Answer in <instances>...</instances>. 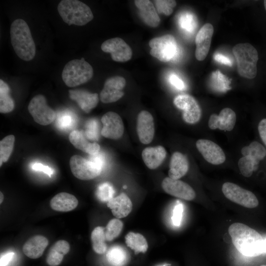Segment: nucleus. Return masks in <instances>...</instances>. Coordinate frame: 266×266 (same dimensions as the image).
Listing matches in <instances>:
<instances>
[{"label": "nucleus", "instance_id": "nucleus-1", "mask_svg": "<svg viewBox=\"0 0 266 266\" xmlns=\"http://www.w3.org/2000/svg\"><path fill=\"white\" fill-rule=\"evenodd\" d=\"M228 232L233 244L242 255L256 257L266 253V239L246 225L233 223L229 227Z\"/></svg>", "mask_w": 266, "mask_h": 266}, {"label": "nucleus", "instance_id": "nucleus-2", "mask_svg": "<svg viewBox=\"0 0 266 266\" xmlns=\"http://www.w3.org/2000/svg\"><path fill=\"white\" fill-rule=\"evenodd\" d=\"M11 43L16 55L25 61L33 59L36 48L29 27L22 19L11 24L10 30Z\"/></svg>", "mask_w": 266, "mask_h": 266}, {"label": "nucleus", "instance_id": "nucleus-3", "mask_svg": "<svg viewBox=\"0 0 266 266\" xmlns=\"http://www.w3.org/2000/svg\"><path fill=\"white\" fill-rule=\"evenodd\" d=\"M57 10L64 22L69 25L84 26L94 18L89 6L77 0H61Z\"/></svg>", "mask_w": 266, "mask_h": 266}, {"label": "nucleus", "instance_id": "nucleus-4", "mask_svg": "<svg viewBox=\"0 0 266 266\" xmlns=\"http://www.w3.org/2000/svg\"><path fill=\"white\" fill-rule=\"evenodd\" d=\"M239 74L248 79L256 76L259 59L256 48L249 43H239L233 48Z\"/></svg>", "mask_w": 266, "mask_h": 266}, {"label": "nucleus", "instance_id": "nucleus-5", "mask_svg": "<svg viewBox=\"0 0 266 266\" xmlns=\"http://www.w3.org/2000/svg\"><path fill=\"white\" fill-rule=\"evenodd\" d=\"M93 76L92 66L84 58L75 59L67 62L65 66L62 78L65 84L73 87L86 83Z\"/></svg>", "mask_w": 266, "mask_h": 266}, {"label": "nucleus", "instance_id": "nucleus-6", "mask_svg": "<svg viewBox=\"0 0 266 266\" xmlns=\"http://www.w3.org/2000/svg\"><path fill=\"white\" fill-rule=\"evenodd\" d=\"M151 56L163 62H173L180 55V49L175 37L166 34L154 37L149 42Z\"/></svg>", "mask_w": 266, "mask_h": 266}, {"label": "nucleus", "instance_id": "nucleus-7", "mask_svg": "<svg viewBox=\"0 0 266 266\" xmlns=\"http://www.w3.org/2000/svg\"><path fill=\"white\" fill-rule=\"evenodd\" d=\"M222 191L226 198L243 207L253 208L259 204L258 199L252 192L234 183L228 182L224 183Z\"/></svg>", "mask_w": 266, "mask_h": 266}, {"label": "nucleus", "instance_id": "nucleus-8", "mask_svg": "<svg viewBox=\"0 0 266 266\" xmlns=\"http://www.w3.org/2000/svg\"><path fill=\"white\" fill-rule=\"evenodd\" d=\"M28 109L34 121L41 125L50 124L56 117L55 112L48 105L46 98L42 95L33 97L30 101Z\"/></svg>", "mask_w": 266, "mask_h": 266}, {"label": "nucleus", "instance_id": "nucleus-9", "mask_svg": "<svg viewBox=\"0 0 266 266\" xmlns=\"http://www.w3.org/2000/svg\"><path fill=\"white\" fill-rule=\"evenodd\" d=\"M69 166L73 175L78 179L84 180L97 177L102 170V167L93 161L77 155L70 158Z\"/></svg>", "mask_w": 266, "mask_h": 266}, {"label": "nucleus", "instance_id": "nucleus-10", "mask_svg": "<svg viewBox=\"0 0 266 266\" xmlns=\"http://www.w3.org/2000/svg\"><path fill=\"white\" fill-rule=\"evenodd\" d=\"M173 103L178 108L183 110L182 118L185 122L193 124L200 121L201 109L193 97L188 94L178 95L174 99Z\"/></svg>", "mask_w": 266, "mask_h": 266}, {"label": "nucleus", "instance_id": "nucleus-11", "mask_svg": "<svg viewBox=\"0 0 266 266\" xmlns=\"http://www.w3.org/2000/svg\"><path fill=\"white\" fill-rule=\"evenodd\" d=\"M102 51L110 54L112 59L117 62L129 61L132 56L130 46L122 38L114 37L104 41L101 45Z\"/></svg>", "mask_w": 266, "mask_h": 266}, {"label": "nucleus", "instance_id": "nucleus-12", "mask_svg": "<svg viewBox=\"0 0 266 266\" xmlns=\"http://www.w3.org/2000/svg\"><path fill=\"white\" fill-rule=\"evenodd\" d=\"M125 85L126 80L122 76H116L107 79L100 93L101 101L108 103L120 99L124 95L123 89Z\"/></svg>", "mask_w": 266, "mask_h": 266}, {"label": "nucleus", "instance_id": "nucleus-13", "mask_svg": "<svg viewBox=\"0 0 266 266\" xmlns=\"http://www.w3.org/2000/svg\"><path fill=\"white\" fill-rule=\"evenodd\" d=\"M103 127L101 134L107 138L118 139L122 137L124 127L121 117L116 112L109 111L101 117Z\"/></svg>", "mask_w": 266, "mask_h": 266}, {"label": "nucleus", "instance_id": "nucleus-14", "mask_svg": "<svg viewBox=\"0 0 266 266\" xmlns=\"http://www.w3.org/2000/svg\"><path fill=\"white\" fill-rule=\"evenodd\" d=\"M196 147L203 158L212 165H220L226 160V156L222 149L211 140L200 139L196 142Z\"/></svg>", "mask_w": 266, "mask_h": 266}, {"label": "nucleus", "instance_id": "nucleus-15", "mask_svg": "<svg viewBox=\"0 0 266 266\" xmlns=\"http://www.w3.org/2000/svg\"><path fill=\"white\" fill-rule=\"evenodd\" d=\"M162 187L167 194L184 200H193L196 196L195 191L188 184L179 179L166 177L162 181Z\"/></svg>", "mask_w": 266, "mask_h": 266}, {"label": "nucleus", "instance_id": "nucleus-16", "mask_svg": "<svg viewBox=\"0 0 266 266\" xmlns=\"http://www.w3.org/2000/svg\"><path fill=\"white\" fill-rule=\"evenodd\" d=\"M213 31V26L210 23H206L198 32L195 39V56L198 61H203L207 56L210 47Z\"/></svg>", "mask_w": 266, "mask_h": 266}, {"label": "nucleus", "instance_id": "nucleus-17", "mask_svg": "<svg viewBox=\"0 0 266 266\" xmlns=\"http://www.w3.org/2000/svg\"><path fill=\"white\" fill-rule=\"evenodd\" d=\"M136 130L140 142L143 144L150 143L153 139L155 133L153 116L147 111L142 110L137 115Z\"/></svg>", "mask_w": 266, "mask_h": 266}, {"label": "nucleus", "instance_id": "nucleus-18", "mask_svg": "<svg viewBox=\"0 0 266 266\" xmlns=\"http://www.w3.org/2000/svg\"><path fill=\"white\" fill-rule=\"evenodd\" d=\"M236 114L230 108H223L219 115L212 114L208 120V127L211 130L218 129L222 131H231L236 122Z\"/></svg>", "mask_w": 266, "mask_h": 266}, {"label": "nucleus", "instance_id": "nucleus-19", "mask_svg": "<svg viewBox=\"0 0 266 266\" xmlns=\"http://www.w3.org/2000/svg\"><path fill=\"white\" fill-rule=\"evenodd\" d=\"M68 95L69 98L76 101L81 109L86 113L90 112L99 102L98 94L91 93L84 90H69Z\"/></svg>", "mask_w": 266, "mask_h": 266}, {"label": "nucleus", "instance_id": "nucleus-20", "mask_svg": "<svg viewBox=\"0 0 266 266\" xmlns=\"http://www.w3.org/2000/svg\"><path fill=\"white\" fill-rule=\"evenodd\" d=\"M134 3L139 10L141 18L147 26L156 28L160 23V18L152 2L148 0H135Z\"/></svg>", "mask_w": 266, "mask_h": 266}, {"label": "nucleus", "instance_id": "nucleus-21", "mask_svg": "<svg viewBox=\"0 0 266 266\" xmlns=\"http://www.w3.org/2000/svg\"><path fill=\"white\" fill-rule=\"evenodd\" d=\"M107 206L110 208L112 214L117 219L127 217L133 208L131 200L124 193L110 200L107 202Z\"/></svg>", "mask_w": 266, "mask_h": 266}, {"label": "nucleus", "instance_id": "nucleus-22", "mask_svg": "<svg viewBox=\"0 0 266 266\" xmlns=\"http://www.w3.org/2000/svg\"><path fill=\"white\" fill-rule=\"evenodd\" d=\"M48 245V240L45 237L36 235L32 237L25 242L22 250L28 257L35 259L42 255Z\"/></svg>", "mask_w": 266, "mask_h": 266}, {"label": "nucleus", "instance_id": "nucleus-23", "mask_svg": "<svg viewBox=\"0 0 266 266\" xmlns=\"http://www.w3.org/2000/svg\"><path fill=\"white\" fill-rule=\"evenodd\" d=\"M166 155L165 148L161 145L146 147L141 154L144 163L151 169L159 167L164 161Z\"/></svg>", "mask_w": 266, "mask_h": 266}, {"label": "nucleus", "instance_id": "nucleus-24", "mask_svg": "<svg viewBox=\"0 0 266 266\" xmlns=\"http://www.w3.org/2000/svg\"><path fill=\"white\" fill-rule=\"evenodd\" d=\"M189 170V163L182 153L175 152L172 155L168 170V177L178 180L184 176Z\"/></svg>", "mask_w": 266, "mask_h": 266}, {"label": "nucleus", "instance_id": "nucleus-25", "mask_svg": "<svg viewBox=\"0 0 266 266\" xmlns=\"http://www.w3.org/2000/svg\"><path fill=\"white\" fill-rule=\"evenodd\" d=\"M71 143L77 149L91 155L98 154L100 150V146L96 142H89L84 133L78 130L72 131L68 137Z\"/></svg>", "mask_w": 266, "mask_h": 266}, {"label": "nucleus", "instance_id": "nucleus-26", "mask_svg": "<svg viewBox=\"0 0 266 266\" xmlns=\"http://www.w3.org/2000/svg\"><path fill=\"white\" fill-rule=\"evenodd\" d=\"M78 201L76 198L69 193H60L52 198L50 202L51 207L54 210L67 212L74 209Z\"/></svg>", "mask_w": 266, "mask_h": 266}, {"label": "nucleus", "instance_id": "nucleus-27", "mask_svg": "<svg viewBox=\"0 0 266 266\" xmlns=\"http://www.w3.org/2000/svg\"><path fill=\"white\" fill-rule=\"evenodd\" d=\"M69 250L70 246L66 241H57L49 250L46 259L47 264L50 266L59 265L62 262L64 255L68 253Z\"/></svg>", "mask_w": 266, "mask_h": 266}, {"label": "nucleus", "instance_id": "nucleus-28", "mask_svg": "<svg viewBox=\"0 0 266 266\" xmlns=\"http://www.w3.org/2000/svg\"><path fill=\"white\" fill-rule=\"evenodd\" d=\"M127 246L133 250L135 254L145 253L148 248L147 241L144 236L139 233L130 232L125 236Z\"/></svg>", "mask_w": 266, "mask_h": 266}, {"label": "nucleus", "instance_id": "nucleus-29", "mask_svg": "<svg viewBox=\"0 0 266 266\" xmlns=\"http://www.w3.org/2000/svg\"><path fill=\"white\" fill-rule=\"evenodd\" d=\"M129 254L123 247L115 245L111 247L106 253V258L113 266H124L129 261Z\"/></svg>", "mask_w": 266, "mask_h": 266}, {"label": "nucleus", "instance_id": "nucleus-30", "mask_svg": "<svg viewBox=\"0 0 266 266\" xmlns=\"http://www.w3.org/2000/svg\"><path fill=\"white\" fill-rule=\"evenodd\" d=\"M10 88L7 83L0 79V112L6 113L12 111L14 108L13 100L10 95Z\"/></svg>", "mask_w": 266, "mask_h": 266}, {"label": "nucleus", "instance_id": "nucleus-31", "mask_svg": "<svg viewBox=\"0 0 266 266\" xmlns=\"http://www.w3.org/2000/svg\"><path fill=\"white\" fill-rule=\"evenodd\" d=\"M91 240L93 249L96 253L101 254L106 251V240L104 227L98 226L93 230L91 233Z\"/></svg>", "mask_w": 266, "mask_h": 266}, {"label": "nucleus", "instance_id": "nucleus-32", "mask_svg": "<svg viewBox=\"0 0 266 266\" xmlns=\"http://www.w3.org/2000/svg\"><path fill=\"white\" fill-rule=\"evenodd\" d=\"M243 156H249L260 163L266 156V149L258 141H253L248 146H245L241 150Z\"/></svg>", "mask_w": 266, "mask_h": 266}, {"label": "nucleus", "instance_id": "nucleus-33", "mask_svg": "<svg viewBox=\"0 0 266 266\" xmlns=\"http://www.w3.org/2000/svg\"><path fill=\"white\" fill-rule=\"evenodd\" d=\"M259 163L249 156H243L238 162L239 169L243 176L246 177H250L253 172L256 171Z\"/></svg>", "mask_w": 266, "mask_h": 266}, {"label": "nucleus", "instance_id": "nucleus-34", "mask_svg": "<svg viewBox=\"0 0 266 266\" xmlns=\"http://www.w3.org/2000/svg\"><path fill=\"white\" fill-rule=\"evenodd\" d=\"M178 24L180 28L187 33H193L197 27L195 16L189 12L180 14L178 18Z\"/></svg>", "mask_w": 266, "mask_h": 266}, {"label": "nucleus", "instance_id": "nucleus-35", "mask_svg": "<svg viewBox=\"0 0 266 266\" xmlns=\"http://www.w3.org/2000/svg\"><path fill=\"white\" fill-rule=\"evenodd\" d=\"M15 136L9 135L0 141V166L6 162L10 157L14 147Z\"/></svg>", "mask_w": 266, "mask_h": 266}, {"label": "nucleus", "instance_id": "nucleus-36", "mask_svg": "<svg viewBox=\"0 0 266 266\" xmlns=\"http://www.w3.org/2000/svg\"><path fill=\"white\" fill-rule=\"evenodd\" d=\"M123 228V223L119 219L115 218L109 221L105 228L106 240L111 241L118 237Z\"/></svg>", "mask_w": 266, "mask_h": 266}, {"label": "nucleus", "instance_id": "nucleus-37", "mask_svg": "<svg viewBox=\"0 0 266 266\" xmlns=\"http://www.w3.org/2000/svg\"><path fill=\"white\" fill-rule=\"evenodd\" d=\"M156 4L157 12L166 16L170 15L173 12L176 2L173 0H156L154 1Z\"/></svg>", "mask_w": 266, "mask_h": 266}, {"label": "nucleus", "instance_id": "nucleus-38", "mask_svg": "<svg viewBox=\"0 0 266 266\" xmlns=\"http://www.w3.org/2000/svg\"><path fill=\"white\" fill-rule=\"evenodd\" d=\"M211 82L218 89H228L229 88V80L225 75L219 70L212 72L211 76Z\"/></svg>", "mask_w": 266, "mask_h": 266}, {"label": "nucleus", "instance_id": "nucleus-39", "mask_svg": "<svg viewBox=\"0 0 266 266\" xmlns=\"http://www.w3.org/2000/svg\"><path fill=\"white\" fill-rule=\"evenodd\" d=\"M114 190L112 186L107 183L101 184L97 190L98 197L101 201H108L113 198Z\"/></svg>", "mask_w": 266, "mask_h": 266}, {"label": "nucleus", "instance_id": "nucleus-40", "mask_svg": "<svg viewBox=\"0 0 266 266\" xmlns=\"http://www.w3.org/2000/svg\"><path fill=\"white\" fill-rule=\"evenodd\" d=\"M183 206L180 203L177 204L173 209L172 220L174 225L180 226L182 218Z\"/></svg>", "mask_w": 266, "mask_h": 266}, {"label": "nucleus", "instance_id": "nucleus-41", "mask_svg": "<svg viewBox=\"0 0 266 266\" xmlns=\"http://www.w3.org/2000/svg\"><path fill=\"white\" fill-rule=\"evenodd\" d=\"M169 83L175 88L179 90L185 89V85L183 80L176 74L171 73L168 76Z\"/></svg>", "mask_w": 266, "mask_h": 266}, {"label": "nucleus", "instance_id": "nucleus-42", "mask_svg": "<svg viewBox=\"0 0 266 266\" xmlns=\"http://www.w3.org/2000/svg\"><path fill=\"white\" fill-rule=\"evenodd\" d=\"M58 125L61 128H66L72 125L73 118L68 115H63L58 120Z\"/></svg>", "mask_w": 266, "mask_h": 266}, {"label": "nucleus", "instance_id": "nucleus-43", "mask_svg": "<svg viewBox=\"0 0 266 266\" xmlns=\"http://www.w3.org/2000/svg\"><path fill=\"white\" fill-rule=\"evenodd\" d=\"M258 129L260 138L266 146V118L263 119L260 121Z\"/></svg>", "mask_w": 266, "mask_h": 266}, {"label": "nucleus", "instance_id": "nucleus-44", "mask_svg": "<svg viewBox=\"0 0 266 266\" xmlns=\"http://www.w3.org/2000/svg\"><path fill=\"white\" fill-rule=\"evenodd\" d=\"M214 59L217 62L231 66L233 65V61L229 57L219 53H216L213 56Z\"/></svg>", "mask_w": 266, "mask_h": 266}, {"label": "nucleus", "instance_id": "nucleus-45", "mask_svg": "<svg viewBox=\"0 0 266 266\" xmlns=\"http://www.w3.org/2000/svg\"><path fill=\"white\" fill-rule=\"evenodd\" d=\"M33 169L36 171H42L51 176L53 173V170L47 166H44L41 164L36 163L33 165Z\"/></svg>", "mask_w": 266, "mask_h": 266}, {"label": "nucleus", "instance_id": "nucleus-46", "mask_svg": "<svg viewBox=\"0 0 266 266\" xmlns=\"http://www.w3.org/2000/svg\"><path fill=\"white\" fill-rule=\"evenodd\" d=\"M97 125L94 121H92L88 125L86 134L88 137L91 139L96 138L97 136Z\"/></svg>", "mask_w": 266, "mask_h": 266}, {"label": "nucleus", "instance_id": "nucleus-47", "mask_svg": "<svg viewBox=\"0 0 266 266\" xmlns=\"http://www.w3.org/2000/svg\"><path fill=\"white\" fill-rule=\"evenodd\" d=\"M14 255L13 252H8L1 256L0 260V266H7L13 259Z\"/></svg>", "mask_w": 266, "mask_h": 266}, {"label": "nucleus", "instance_id": "nucleus-48", "mask_svg": "<svg viewBox=\"0 0 266 266\" xmlns=\"http://www.w3.org/2000/svg\"><path fill=\"white\" fill-rule=\"evenodd\" d=\"M0 203H1L3 201V198H4V196H3V194H2V192H0Z\"/></svg>", "mask_w": 266, "mask_h": 266}, {"label": "nucleus", "instance_id": "nucleus-49", "mask_svg": "<svg viewBox=\"0 0 266 266\" xmlns=\"http://www.w3.org/2000/svg\"><path fill=\"white\" fill-rule=\"evenodd\" d=\"M264 6H265V9L266 10V0H264Z\"/></svg>", "mask_w": 266, "mask_h": 266}, {"label": "nucleus", "instance_id": "nucleus-50", "mask_svg": "<svg viewBox=\"0 0 266 266\" xmlns=\"http://www.w3.org/2000/svg\"><path fill=\"white\" fill-rule=\"evenodd\" d=\"M260 266H266V265H261Z\"/></svg>", "mask_w": 266, "mask_h": 266}, {"label": "nucleus", "instance_id": "nucleus-51", "mask_svg": "<svg viewBox=\"0 0 266 266\" xmlns=\"http://www.w3.org/2000/svg\"></svg>", "mask_w": 266, "mask_h": 266}]
</instances>
